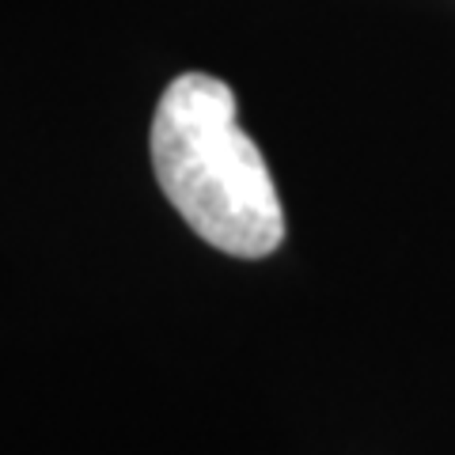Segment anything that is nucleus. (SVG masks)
<instances>
[{
  "mask_svg": "<svg viewBox=\"0 0 455 455\" xmlns=\"http://www.w3.org/2000/svg\"><path fill=\"white\" fill-rule=\"evenodd\" d=\"M152 167L179 217L209 247L266 259L284 239V212L259 145L239 125L235 92L209 73L167 84L152 118Z\"/></svg>",
  "mask_w": 455,
  "mask_h": 455,
  "instance_id": "1",
  "label": "nucleus"
}]
</instances>
